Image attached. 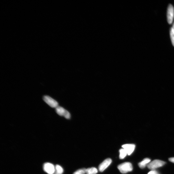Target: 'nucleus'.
<instances>
[{
  "mask_svg": "<svg viewBox=\"0 0 174 174\" xmlns=\"http://www.w3.org/2000/svg\"><path fill=\"white\" fill-rule=\"evenodd\" d=\"M148 174H159V173L156 171H153L149 172Z\"/></svg>",
  "mask_w": 174,
  "mask_h": 174,
  "instance_id": "obj_15",
  "label": "nucleus"
},
{
  "mask_svg": "<svg viewBox=\"0 0 174 174\" xmlns=\"http://www.w3.org/2000/svg\"><path fill=\"white\" fill-rule=\"evenodd\" d=\"M170 36L173 46L174 47V31L172 28L170 30Z\"/></svg>",
  "mask_w": 174,
  "mask_h": 174,
  "instance_id": "obj_13",
  "label": "nucleus"
},
{
  "mask_svg": "<svg viewBox=\"0 0 174 174\" xmlns=\"http://www.w3.org/2000/svg\"><path fill=\"white\" fill-rule=\"evenodd\" d=\"M172 28H173V30L174 31V23L173 24V27Z\"/></svg>",
  "mask_w": 174,
  "mask_h": 174,
  "instance_id": "obj_17",
  "label": "nucleus"
},
{
  "mask_svg": "<svg viewBox=\"0 0 174 174\" xmlns=\"http://www.w3.org/2000/svg\"><path fill=\"white\" fill-rule=\"evenodd\" d=\"M174 17V8L171 4L168 6L167 11V22L170 24H172Z\"/></svg>",
  "mask_w": 174,
  "mask_h": 174,
  "instance_id": "obj_5",
  "label": "nucleus"
},
{
  "mask_svg": "<svg viewBox=\"0 0 174 174\" xmlns=\"http://www.w3.org/2000/svg\"><path fill=\"white\" fill-rule=\"evenodd\" d=\"M112 162L110 158H107L103 161L99 166V170L100 172H103L108 167Z\"/></svg>",
  "mask_w": 174,
  "mask_h": 174,
  "instance_id": "obj_7",
  "label": "nucleus"
},
{
  "mask_svg": "<svg viewBox=\"0 0 174 174\" xmlns=\"http://www.w3.org/2000/svg\"><path fill=\"white\" fill-rule=\"evenodd\" d=\"M56 110L57 114L61 116H63L66 119H70L71 115L68 111L63 107L58 106L56 108Z\"/></svg>",
  "mask_w": 174,
  "mask_h": 174,
  "instance_id": "obj_3",
  "label": "nucleus"
},
{
  "mask_svg": "<svg viewBox=\"0 0 174 174\" xmlns=\"http://www.w3.org/2000/svg\"><path fill=\"white\" fill-rule=\"evenodd\" d=\"M43 100L47 104L51 107L56 108L59 106V103L56 101L48 96H44Z\"/></svg>",
  "mask_w": 174,
  "mask_h": 174,
  "instance_id": "obj_6",
  "label": "nucleus"
},
{
  "mask_svg": "<svg viewBox=\"0 0 174 174\" xmlns=\"http://www.w3.org/2000/svg\"><path fill=\"white\" fill-rule=\"evenodd\" d=\"M118 168L121 173L125 174L131 172L133 169L132 164L129 162H125L119 164Z\"/></svg>",
  "mask_w": 174,
  "mask_h": 174,
  "instance_id": "obj_1",
  "label": "nucleus"
},
{
  "mask_svg": "<svg viewBox=\"0 0 174 174\" xmlns=\"http://www.w3.org/2000/svg\"><path fill=\"white\" fill-rule=\"evenodd\" d=\"M151 161L150 159L146 158L144 159L138 164L139 167L142 169L144 168Z\"/></svg>",
  "mask_w": 174,
  "mask_h": 174,
  "instance_id": "obj_9",
  "label": "nucleus"
},
{
  "mask_svg": "<svg viewBox=\"0 0 174 174\" xmlns=\"http://www.w3.org/2000/svg\"><path fill=\"white\" fill-rule=\"evenodd\" d=\"M64 170L59 165H57L55 166V171L54 174H62Z\"/></svg>",
  "mask_w": 174,
  "mask_h": 174,
  "instance_id": "obj_11",
  "label": "nucleus"
},
{
  "mask_svg": "<svg viewBox=\"0 0 174 174\" xmlns=\"http://www.w3.org/2000/svg\"><path fill=\"white\" fill-rule=\"evenodd\" d=\"M44 171L48 174H54L55 166L50 163H46L44 164L43 167Z\"/></svg>",
  "mask_w": 174,
  "mask_h": 174,
  "instance_id": "obj_4",
  "label": "nucleus"
},
{
  "mask_svg": "<svg viewBox=\"0 0 174 174\" xmlns=\"http://www.w3.org/2000/svg\"><path fill=\"white\" fill-rule=\"evenodd\" d=\"M166 163L165 161L159 160H155L149 163L147 165V167L149 169L151 170H154L163 166Z\"/></svg>",
  "mask_w": 174,
  "mask_h": 174,
  "instance_id": "obj_2",
  "label": "nucleus"
},
{
  "mask_svg": "<svg viewBox=\"0 0 174 174\" xmlns=\"http://www.w3.org/2000/svg\"><path fill=\"white\" fill-rule=\"evenodd\" d=\"M169 160L170 161L174 163V157H172V158H170Z\"/></svg>",
  "mask_w": 174,
  "mask_h": 174,
  "instance_id": "obj_16",
  "label": "nucleus"
},
{
  "mask_svg": "<svg viewBox=\"0 0 174 174\" xmlns=\"http://www.w3.org/2000/svg\"><path fill=\"white\" fill-rule=\"evenodd\" d=\"M98 172V170L95 167H91L86 169V174H96Z\"/></svg>",
  "mask_w": 174,
  "mask_h": 174,
  "instance_id": "obj_10",
  "label": "nucleus"
},
{
  "mask_svg": "<svg viewBox=\"0 0 174 174\" xmlns=\"http://www.w3.org/2000/svg\"><path fill=\"white\" fill-rule=\"evenodd\" d=\"M119 152V158L121 159H122L125 158L127 155L126 151L125 149L123 148L120 150Z\"/></svg>",
  "mask_w": 174,
  "mask_h": 174,
  "instance_id": "obj_12",
  "label": "nucleus"
},
{
  "mask_svg": "<svg viewBox=\"0 0 174 174\" xmlns=\"http://www.w3.org/2000/svg\"><path fill=\"white\" fill-rule=\"evenodd\" d=\"M122 147L126 151L128 155H130L134 151L135 146L134 144H126L123 145Z\"/></svg>",
  "mask_w": 174,
  "mask_h": 174,
  "instance_id": "obj_8",
  "label": "nucleus"
},
{
  "mask_svg": "<svg viewBox=\"0 0 174 174\" xmlns=\"http://www.w3.org/2000/svg\"><path fill=\"white\" fill-rule=\"evenodd\" d=\"M85 173H86V169L83 168L77 170L74 172L73 174H85Z\"/></svg>",
  "mask_w": 174,
  "mask_h": 174,
  "instance_id": "obj_14",
  "label": "nucleus"
}]
</instances>
